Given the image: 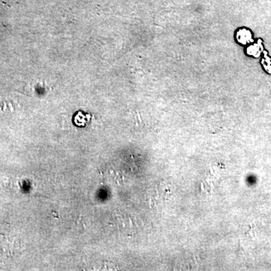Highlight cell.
Instances as JSON below:
<instances>
[{
    "label": "cell",
    "mask_w": 271,
    "mask_h": 271,
    "mask_svg": "<svg viewBox=\"0 0 271 271\" xmlns=\"http://www.w3.org/2000/svg\"><path fill=\"white\" fill-rule=\"evenodd\" d=\"M237 37H238L239 41L242 43H248L252 41V35L249 30H240L237 35Z\"/></svg>",
    "instance_id": "obj_1"
},
{
    "label": "cell",
    "mask_w": 271,
    "mask_h": 271,
    "mask_svg": "<svg viewBox=\"0 0 271 271\" xmlns=\"http://www.w3.org/2000/svg\"><path fill=\"white\" fill-rule=\"evenodd\" d=\"M261 51V46L260 45H254L249 48V53L252 55H255V57H258Z\"/></svg>",
    "instance_id": "obj_2"
},
{
    "label": "cell",
    "mask_w": 271,
    "mask_h": 271,
    "mask_svg": "<svg viewBox=\"0 0 271 271\" xmlns=\"http://www.w3.org/2000/svg\"><path fill=\"white\" fill-rule=\"evenodd\" d=\"M263 63H264V67L266 68V69H267L268 72H271V60L270 59L267 58L266 57L265 59L263 60Z\"/></svg>",
    "instance_id": "obj_3"
}]
</instances>
